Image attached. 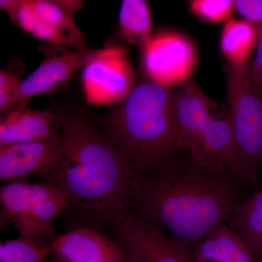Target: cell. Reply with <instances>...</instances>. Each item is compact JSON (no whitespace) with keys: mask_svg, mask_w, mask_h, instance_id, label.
Wrapping results in <instances>:
<instances>
[{"mask_svg":"<svg viewBox=\"0 0 262 262\" xmlns=\"http://www.w3.org/2000/svg\"><path fill=\"white\" fill-rule=\"evenodd\" d=\"M243 182L248 181L177 149L156 168L136 173L127 211L189 246L211 229L229 224L244 201Z\"/></svg>","mask_w":262,"mask_h":262,"instance_id":"6da1fadb","label":"cell"},{"mask_svg":"<svg viewBox=\"0 0 262 262\" xmlns=\"http://www.w3.org/2000/svg\"><path fill=\"white\" fill-rule=\"evenodd\" d=\"M54 114L63 155L46 180L70 198L66 213L75 228H113L117 214L128 208L136 168L91 117L78 111Z\"/></svg>","mask_w":262,"mask_h":262,"instance_id":"7a4b0ae2","label":"cell"},{"mask_svg":"<svg viewBox=\"0 0 262 262\" xmlns=\"http://www.w3.org/2000/svg\"><path fill=\"white\" fill-rule=\"evenodd\" d=\"M174 95L142 80L105 117V135L137 172L156 168L179 149Z\"/></svg>","mask_w":262,"mask_h":262,"instance_id":"3957f363","label":"cell"},{"mask_svg":"<svg viewBox=\"0 0 262 262\" xmlns=\"http://www.w3.org/2000/svg\"><path fill=\"white\" fill-rule=\"evenodd\" d=\"M174 111L179 149L207 166L236 174L235 144L227 105L213 101L189 80L174 95Z\"/></svg>","mask_w":262,"mask_h":262,"instance_id":"277c9868","label":"cell"},{"mask_svg":"<svg viewBox=\"0 0 262 262\" xmlns=\"http://www.w3.org/2000/svg\"><path fill=\"white\" fill-rule=\"evenodd\" d=\"M227 107L235 144L234 171L256 182L262 164V86L253 80L249 62L226 67Z\"/></svg>","mask_w":262,"mask_h":262,"instance_id":"5b68a950","label":"cell"},{"mask_svg":"<svg viewBox=\"0 0 262 262\" xmlns=\"http://www.w3.org/2000/svg\"><path fill=\"white\" fill-rule=\"evenodd\" d=\"M113 229L128 262H194L188 245L129 211L117 214Z\"/></svg>","mask_w":262,"mask_h":262,"instance_id":"8992f818","label":"cell"},{"mask_svg":"<svg viewBox=\"0 0 262 262\" xmlns=\"http://www.w3.org/2000/svg\"><path fill=\"white\" fill-rule=\"evenodd\" d=\"M129 52L121 46L97 49L82 70V88L88 103L113 106L130 94L135 86V74Z\"/></svg>","mask_w":262,"mask_h":262,"instance_id":"52a82bcc","label":"cell"},{"mask_svg":"<svg viewBox=\"0 0 262 262\" xmlns=\"http://www.w3.org/2000/svg\"><path fill=\"white\" fill-rule=\"evenodd\" d=\"M141 51L148 80L169 89L190 80L196 53L192 41L184 34L171 31L156 33Z\"/></svg>","mask_w":262,"mask_h":262,"instance_id":"ba28073f","label":"cell"},{"mask_svg":"<svg viewBox=\"0 0 262 262\" xmlns=\"http://www.w3.org/2000/svg\"><path fill=\"white\" fill-rule=\"evenodd\" d=\"M97 49L80 51L62 47L61 53L49 55L27 78L22 80L15 96L17 107H26L38 95L49 94L91 61Z\"/></svg>","mask_w":262,"mask_h":262,"instance_id":"9c48e42d","label":"cell"},{"mask_svg":"<svg viewBox=\"0 0 262 262\" xmlns=\"http://www.w3.org/2000/svg\"><path fill=\"white\" fill-rule=\"evenodd\" d=\"M48 238L53 257L61 262H128L120 244L96 229L77 227L60 235L52 232Z\"/></svg>","mask_w":262,"mask_h":262,"instance_id":"30bf717a","label":"cell"},{"mask_svg":"<svg viewBox=\"0 0 262 262\" xmlns=\"http://www.w3.org/2000/svg\"><path fill=\"white\" fill-rule=\"evenodd\" d=\"M63 155L61 143L32 141L0 146V179L9 182L30 175L46 177Z\"/></svg>","mask_w":262,"mask_h":262,"instance_id":"8fae6325","label":"cell"},{"mask_svg":"<svg viewBox=\"0 0 262 262\" xmlns=\"http://www.w3.org/2000/svg\"><path fill=\"white\" fill-rule=\"evenodd\" d=\"M32 141L61 143L53 112L18 106L1 117L0 146Z\"/></svg>","mask_w":262,"mask_h":262,"instance_id":"7c38bea8","label":"cell"},{"mask_svg":"<svg viewBox=\"0 0 262 262\" xmlns=\"http://www.w3.org/2000/svg\"><path fill=\"white\" fill-rule=\"evenodd\" d=\"M194 262H257L241 235L228 224L218 226L191 249Z\"/></svg>","mask_w":262,"mask_h":262,"instance_id":"4fadbf2b","label":"cell"},{"mask_svg":"<svg viewBox=\"0 0 262 262\" xmlns=\"http://www.w3.org/2000/svg\"><path fill=\"white\" fill-rule=\"evenodd\" d=\"M64 192L48 182L35 184L13 182L3 186L0 189V227L3 229L18 213Z\"/></svg>","mask_w":262,"mask_h":262,"instance_id":"5bb4252c","label":"cell"},{"mask_svg":"<svg viewBox=\"0 0 262 262\" xmlns=\"http://www.w3.org/2000/svg\"><path fill=\"white\" fill-rule=\"evenodd\" d=\"M66 193L37 203L14 215L10 220L20 236L31 238H48L52 233V222L64 214L70 206Z\"/></svg>","mask_w":262,"mask_h":262,"instance_id":"9a60e30c","label":"cell"},{"mask_svg":"<svg viewBox=\"0 0 262 262\" xmlns=\"http://www.w3.org/2000/svg\"><path fill=\"white\" fill-rule=\"evenodd\" d=\"M257 28L245 19L231 18L225 22L220 38V48L229 64L242 67L257 45Z\"/></svg>","mask_w":262,"mask_h":262,"instance_id":"2e32d148","label":"cell"},{"mask_svg":"<svg viewBox=\"0 0 262 262\" xmlns=\"http://www.w3.org/2000/svg\"><path fill=\"white\" fill-rule=\"evenodd\" d=\"M228 225L242 237L257 262H262V191L244 200Z\"/></svg>","mask_w":262,"mask_h":262,"instance_id":"e0dca14e","label":"cell"},{"mask_svg":"<svg viewBox=\"0 0 262 262\" xmlns=\"http://www.w3.org/2000/svg\"><path fill=\"white\" fill-rule=\"evenodd\" d=\"M118 31L124 40L141 51L147 46L152 33L151 12L146 0H122Z\"/></svg>","mask_w":262,"mask_h":262,"instance_id":"ac0fdd59","label":"cell"},{"mask_svg":"<svg viewBox=\"0 0 262 262\" xmlns=\"http://www.w3.org/2000/svg\"><path fill=\"white\" fill-rule=\"evenodd\" d=\"M53 253L48 238L20 236L18 239L1 243L0 262H48Z\"/></svg>","mask_w":262,"mask_h":262,"instance_id":"d6986e66","label":"cell"},{"mask_svg":"<svg viewBox=\"0 0 262 262\" xmlns=\"http://www.w3.org/2000/svg\"><path fill=\"white\" fill-rule=\"evenodd\" d=\"M35 8L39 18L64 33L72 42L73 49L91 51L83 34L75 23L74 15L69 14L59 5L49 0L35 1Z\"/></svg>","mask_w":262,"mask_h":262,"instance_id":"ffe728a7","label":"cell"},{"mask_svg":"<svg viewBox=\"0 0 262 262\" xmlns=\"http://www.w3.org/2000/svg\"><path fill=\"white\" fill-rule=\"evenodd\" d=\"M189 8L198 18L211 24L225 23L235 11L233 0H190Z\"/></svg>","mask_w":262,"mask_h":262,"instance_id":"44dd1931","label":"cell"},{"mask_svg":"<svg viewBox=\"0 0 262 262\" xmlns=\"http://www.w3.org/2000/svg\"><path fill=\"white\" fill-rule=\"evenodd\" d=\"M233 3L245 20L256 27L262 25V0H233Z\"/></svg>","mask_w":262,"mask_h":262,"instance_id":"7402d4cb","label":"cell"},{"mask_svg":"<svg viewBox=\"0 0 262 262\" xmlns=\"http://www.w3.org/2000/svg\"><path fill=\"white\" fill-rule=\"evenodd\" d=\"M257 28V45L256 48V55L249 61L250 70L253 80L262 86V25Z\"/></svg>","mask_w":262,"mask_h":262,"instance_id":"603a6c76","label":"cell"},{"mask_svg":"<svg viewBox=\"0 0 262 262\" xmlns=\"http://www.w3.org/2000/svg\"><path fill=\"white\" fill-rule=\"evenodd\" d=\"M22 80H20L17 76L1 70L0 72V91L7 89H18Z\"/></svg>","mask_w":262,"mask_h":262,"instance_id":"cb8c5ba5","label":"cell"},{"mask_svg":"<svg viewBox=\"0 0 262 262\" xmlns=\"http://www.w3.org/2000/svg\"><path fill=\"white\" fill-rule=\"evenodd\" d=\"M51 2L59 5L69 14L75 15L84 8V0H52Z\"/></svg>","mask_w":262,"mask_h":262,"instance_id":"d4e9b609","label":"cell"},{"mask_svg":"<svg viewBox=\"0 0 262 262\" xmlns=\"http://www.w3.org/2000/svg\"><path fill=\"white\" fill-rule=\"evenodd\" d=\"M21 1H24V0H0V7L7 13L10 8H13V6ZM33 1H38V0H33Z\"/></svg>","mask_w":262,"mask_h":262,"instance_id":"484cf974","label":"cell"},{"mask_svg":"<svg viewBox=\"0 0 262 262\" xmlns=\"http://www.w3.org/2000/svg\"><path fill=\"white\" fill-rule=\"evenodd\" d=\"M48 262H61L60 261H58V259H56V258L53 257V256H52V257L49 258V260H48ZM89 262H113V261H89Z\"/></svg>","mask_w":262,"mask_h":262,"instance_id":"4316f807","label":"cell"},{"mask_svg":"<svg viewBox=\"0 0 262 262\" xmlns=\"http://www.w3.org/2000/svg\"><path fill=\"white\" fill-rule=\"evenodd\" d=\"M50 1H52V0H50Z\"/></svg>","mask_w":262,"mask_h":262,"instance_id":"83f0119b","label":"cell"}]
</instances>
